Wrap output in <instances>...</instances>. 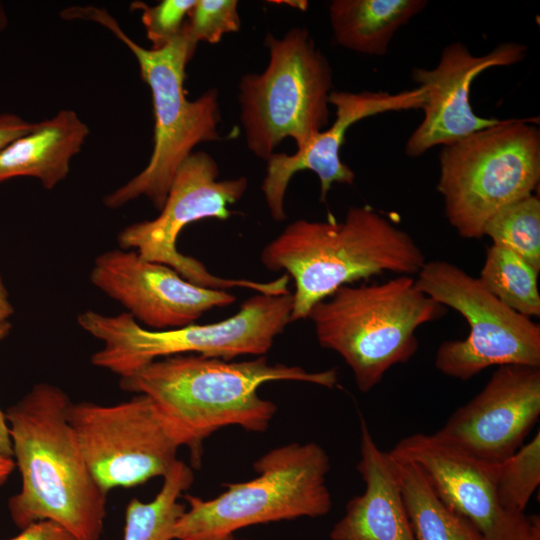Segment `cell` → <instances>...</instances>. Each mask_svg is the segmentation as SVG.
Returning a JSON list of instances; mask_svg holds the SVG:
<instances>
[{
  "mask_svg": "<svg viewBox=\"0 0 540 540\" xmlns=\"http://www.w3.org/2000/svg\"><path fill=\"white\" fill-rule=\"evenodd\" d=\"M271 381H300L326 388L338 382L335 369L309 372L269 363L264 356L231 362L196 354L154 360L120 377L124 391L146 395L192 464H201L203 442L222 427L264 432L277 406L258 394Z\"/></svg>",
  "mask_w": 540,
  "mask_h": 540,
  "instance_id": "6da1fadb",
  "label": "cell"
},
{
  "mask_svg": "<svg viewBox=\"0 0 540 540\" xmlns=\"http://www.w3.org/2000/svg\"><path fill=\"white\" fill-rule=\"evenodd\" d=\"M71 404L61 388L42 382L7 409L13 457L22 478L8 508L21 530L51 520L79 540H99L108 491L84 457L68 418Z\"/></svg>",
  "mask_w": 540,
  "mask_h": 540,
  "instance_id": "7a4b0ae2",
  "label": "cell"
},
{
  "mask_svg": "<svg viewBox=\"0 0 540 540\" xmlns=\"http://www.w3.org/2000/svg\"><path fill=\"white\" fill-rule=\"evenodd\" d=\"M260 260L294 281L290 322L338 288L383 272L417 275L426 262L414 239L368 205L351 207L342 221L298 219L271 240Z\"/></svg>",
  "mask_w": 540,
  "mask_h": 540,
  "instance_id": "3957f363",
  "label": "cell"
},
{
  "mask_svg": "<svg viewBox=\"0 0 540 540\" xmlns=\"http://www.w3.org/2000/svg\"><path fill=\"white\" fill-rule=\"evenodd\" d=\"M66 20L96 22L109 30L135 56L142 79L148 85L154 112V145L145 168L103 199L110 209L120 208L141 196L161 210L180 165L203 142L220 139L218 92L209 89L194 100L184 90L185 68L197 44L185 24L164 48L146 49L133 41L104 8L71 6L60 13Z\"/></svg>",
  "mask_w": 540,
  "mask_h": 540,
  "instance_id": "277c9868",
  "label": "cell"
},
{
  "mask_svg": "<svg viewBox=\"0 0 540 540\" xmlns=\"http://www.w3.org/2000/svg\"><path fill=\"white\" fill-rule=\"evenodd\" d=\"M446 307L400 275L382 283L338 288L315 304L308 317L318 343L338 353L351 369L358 389L369 392L397 364L418 350L416 331L442 318Z\"/></svg>",
  "mask_w": 540,
  "mask_h": 540,
  "instance_id": "5b68a950",
  "label": "cell"
},
{
  "mask_svg": "<svg viewBox=\"0 0 540 540\" xmlns=\"http://www.w3.org/2000/svg\"><path fill=\"white\" fill-rule=\"evenodd\" d=\"M292 294L257 293L246 299L237 313L225 320L168 330H150L130 314L104 315L87 310L79 326L103 342L91 363L124 376L154 360L196 354L226 361L244 356H264L275 338L290 323Z\"/></svg>",
  "mask_w": 540,
  "mask_h": 540,
  "instance_id": "8992f818",
  "label": "cell"
},
{
  "mask_svg": "<svg viewBox=\"0 0 540 540\" xmlns=\"http://www.w3.org/2000/svg\"><path fill=\"white\" fill-rule=\"evenodd\" d=\"M536 118L505 119L439 154L437 190L459 236L484 237L487 222L506 206L534 194L540 180Z\"/></svg>",
  "mask_w": 540,
  "mask_h": 540,
  "instance_id": "52a82bcc",
  "label": "cell"
},
{
  "mask_svg": "<svg viewBox=\"0 0 540 540\" xmlns=\"http://www.w3.org/2000/svg\"><path fill=\"white\" fill-rule=\"evenodd\" d=\"M264 45L268 64L241 77L238 102L247 147L266 161L285 138L300 149L329 124L333 72L305 27L267 33Z\"/></svg>",
  "mask_w": 540,
  "mask_h": 540,
  "instance_id": "ba28073f",
  "label": "cell"
},
{
  "mask_svg": "<svg viewBox=\"0 0 540 540\" xmlns=\"http://www.w3.org/2000/svg\"><path fill=\"white\" fill-rule=\"evenodd\" d=\"M253 468L256 478L227 484L213 499L186 494L189 509L176 524L174 540H221L251 525L320 517L330 511V460L317 443L274 448Z\"/></svg>",
  "mask_w": 540,
  "mask_h": 540,
  "instance_id": "9c48e42d",
  "label": "cell"
},
{
  "mask_svg": "<svg viewBox=\"0 0 540 540\" xmlns=\"http://www.w3.org/2000/svg\"><path fill=\"white\" fill-rule=\"evenodd\" d=\"M424 294L460 313L469 326L463 340H447L435 355L442 374L466 381L486 368L540 367V326L507 307L480 282L448 261H426L415 278Z\"/></svg>",
  "mask_w": 540,
  "mask_h": 540,
  "instance_id": "30bf717a",
  "label": "cell"
},
{
  "mask_svg": "<svg viewBox=\"0 0 540 540\" xmlns=\"http://www.w3.org/2000/svg\"><path fill=\"white\" fill-rule=\"evenodd\" d=\"M218 177V164L210 154L204 151L190 154L177 170L160 214L123 228L117 238L120 247L133 249L145 260L169 266L202 287L246 288L271 295L290 293L286 274L268 282L220 277L177 249V239L188 224L207 218L228 219L232 213L228 206L239 201L247 190L245 177L223 180Z\"/></svg>",
  "mask_w": 540,
  "mask_h": 540,
  "instance_id": "8fae6325",
  "label": "cell"
},
{
  "mask_svg": "<svg viewBox=\"0 0 540 540\" xmlns=\"http://www.w3.org/2000/svg\"><path fill=\"white\" fill-rule=\"evenodd\" d=\"M68 418L92 474L108 492L163 477L177 460L180 445L146 395L108 406L72 403Z\"/></svg>",
  "mask_w": 540,
  "mask_h": 540,
  "instance_id": "7c38bea8",
  "label": "cell"
},
{
  "mask_svg": "<svg viewBox=\"0 0 540 540\" xmlns=\"http://www.w3.org/2000/svg\"><path fill=\"white\" fill-rule=\"evenodd\" d=\"M415 463L439 499L485 540H540L538 516L506 510L497 497L499 464L480 460L433 434L416 433L390 451Z\"/></svg>",
  "mask_w": 540,
  "mask_h": 540,
  "instance_id": "4fadbf2b",
  "label": "cell"
},
{
  "mask_svg": "<svg viewBox=\"0 0 540 540\" xmlns=\"http://www.w3.org/2000/svg\"><path fill=\"white\" fill-rule=\"evenodd\" d=\"M90 280L150 330L193 324L205 312L226 307L236 300L226 290L196 285L171 267L145 260L135 251L122 248L98 255Z\"/></svg>",
  "mask_w": 540,
  "mask_h": 540,
  "instance_id": "5bb4252c",
  "label": "cell"
},
{
  "mask_svg": "<svg viewBox=\"0 0 540 540\" xmlns=\"http://www.w3.org/2000/svg\"><path fill=\"white\" fill-rule=\"evenodd\" d=\"M539 415L540 367L502 365L433 435L480 460L500 464L522 446Z\"/></svg>",
  "mask_w": 540,
  "mask_h": 540,
  "instance_id": "9a60e30c",
  "label": "cell"
},
{
  "mask_svg": "<svg viewBox=\"0 0 540 540\" xmlns=\"http://www.w3.org/2000/svg\"><path fill=\"white\" fill-rule=\"evenodd\" d=\"M527 47L521 43H501L485 55L477 56L460 42L447 45L432 69L414 68L412 80L425 93L424 117L407 139L405 153L416 158L437 145H450L470 134L493 126L500 120L474 113L470 104L473 80L483 71L519 63Z\"/></svg>",
  "mask_w": 540,
  "mask_h": 540,
  "instance_id": "2e32d148",
  "label": "cell"
},
{
  "mask_svg": "<svg viewBox=\"0 0 540 540\" xmlns=\"http://www.w3.org/2000/svg\"><path fill=\"white\" fill-rule=\"evenodd\" d=\"M425 93L421 87L398 93L332 91L329 104L335 107V120L315 134L294 154L273 153L267 160L261 190L273 220L287 216L284 199L291 178L299 171L314 172L320 181V200L325 201L333 183L353 184L355 174L340 159L347 130L356 122L389 111L421 109Z\"/></svg>",
  "mask_w": 540,
  "mask_h": 540,
  "instance_id": "e0dca14e",
  "label": "cell"
},
{
  "mask_svg": "<svg viewBox=\"0 0 540 540\" xmlns=\"http://www.w3.org/2000/svg\"><path fill=\"white\" fill-rule=\"evenodd\" d=\"M357 470L365 490L349 500L330 540H416L389 453L378 447L362 417Z\"/></svg>",
  "mask_w": 540,
  "mask_h": 540,
  "instance_id": "ac0fdd59",
  "label": "cell"
},
{
  "mask_svg": "<svg viewBox=\"0 0 540 540\" xmlns=\"http://www.w3.org/2000/svg\"><path fill=\"white\" fill-rule=\"evenodd\" d=\"M88 135V126L70 109L36 123L31 132L0 150V183L33 177L45 189H53L69 174L71 160Z\"/></svg>",
  "mask_w": 540,
  "mask_h": 540,
  "instance_id": "d6986e66",
  "label": "cell"
},
{
  "mask_svg": "<svg viewBox=\"0 0 540 540\" xmlns=\"http://www.w3.org/2000/svg\"><path fill=\"white\" fill-rule=\"evenodd\" d=\"M426 6L425 0H334L329 20L340 46L382 56L396 31Z\"/></svg>",
  "mask_w": 540,
  "mask_h": 540,
  "instance_id": "ffe728a7",
  "label": "cell"
},
{
  "mask_svg": "<svg viewBox=\"0 0 540 540\" xmlns=\"http://www.w3.org/2000/svg\"><path fill=\"white\" fill-rule=\"evenodd\" d=\"M388 453L416 540H485L469 520L439 499L415 463Z\"/></svg>",
  "mask_w": 540,
  "mask_h": 540,
  "instance_id": "44dd1931",
  "label": "cell"
},
{
  "mask_svg": "<svg viewBox=\"0 0 540 540\" xmlns=\"http://www.w3.org/2000/svg\"><path fill=\"white\" fill-rule=\"evenodd\" d=\"M159 493L150 502L131 499L126 508L123 540H174V531L186 506L179 502L194 481L189 465L176 460L163 476Z\"/></svg>",
  "mask_w": 540,
  "mask_h": 540,
  "instance_id": "7402d4cb",
  "label": "cell"
},
{
  "mask_svg": "<svg viewBox=\"0 0 540 540\" xmlns=\"http://www.w3.org/2000/svg\"><path fill=\"white\" fill-rule=\"evenodd\" d=\"M483 286L515 312L540 316L538 272L513 251L492 244L478 277Z\"/></svg>",
  "mask_w": 540,
  "mask_h": 540,
  "instance_id": "603a6c76",
  "label": "cell"
},
{
  "mask_svg": "<svg viewBox=\"0 0 540 540\" xmlns=\"http://www.w3.org/2000/svg\"><path fill=\"white\" fill-rule=\"evenodd\" d=\"M484 236L516 253L539 273V196L532 194L500 210L485 225Z\"/></svg>",
  "mask_w": 540,
  "mask_h": 540,
  "instance_id": "cb8c5ba5",
  "label": "cell"
},
{
  "mask_svg": "<svg viewBox=\"0 0 540 540\" xmlns=\"http://www.w3.org/2000/svg\"><path fill=\"white\" fill-rule=\"evenodd\" d=\"M540 484V432L499 464L497 497L503 508L524 513Z\"/></svg>",
  "mask_w": 540,
  "mask_h": 540,
  "instance_id": "d4e9b609",
  "label": "cell"
},
{
  "mask_svg": "<svg viewBox=\"0 0 540 540\" xmlns=\"http://www.w3.org/2000/svg\"><path fill=\"white\" fill-rule=\"evenodd\" d=\"M241 19L236 0H196L185 28L196 43L217 44L227 33L238 32Z\"/></svg>",
  "mask_w": 540,
  "mask_h": 540,
  "instance_id": "484cf974",
  "label": "cell"
},
{
  "mask_svg": "<svg viewBox=\"0 0 540 540\" xmlns=\"http://www.w3.org/2000/svg\"><path fill=\"white\" fill-rule=\"evenodd\" d=\"M196 0H162L156 5L142 1L131 3L133 10L141 11V21L151 49L167 46L182 30L189 11Z\"/></svg>",
  "mask_w": 540,
  "mask_h": 540,
  "instance_id": "4316f807",
  "label": "cell"
},
{
  "mask_svg": "<svg viewBox=\"0 0 540 540\" xmlns=\"http://www.w3.org/2000/svg\"><path fill=\"white\" fill-rule=\"evenodd\" d=\"M7 540H79L60 524L42 520L30 524L21 532Z\"/></svg>",
  "mask_w": 540,
  "mask_h": 540,
  "instance_id": "83f0119b",
  "label": "cell"
},
{
  "mask_svg": "<svg viewBox=\"0 0 540 540\" xmlns=\"http://www.w3.org/2000/svg\"><path fill=\"white\" fill-rule=\"evenodd\" d=\"M35 125L36 123L28 122L16 114H0V150L31 132Z\"/></svg>",
  "mask_w": 540,
  "mask_h": 540,
  "instance_id": "f1b7e54d",
  "label": "cell"
},
{
  "mask_svg": "<svg viewBox=\"0 0 540 540\" xmlns=\"http://www.w3.org/2000/svg\"><path fill=\"white\" fill-rule=\"evenodd\" d=\"M0 455L13 457L12 442L9 433V426L3 413L0 409Z\"/></svg>",
  "mask_w": 540,
  "mask_h": 540,
  "instance_id": "f546056e",
  "label": "cell"
},
{
  "mask_svg": "<svg viewBox=\"0 0 540 540\" xmlns=\"http://www.w3.org/2000/svg\"><path fill=\"white\" fill-rule=\"evenodd\" d=\"M13 314V307L9 301L8 292L0 277V323L8 322Z\"/></svg>",
  "mask_w": 540,
  "mask_h": 540,
  "instance_id": "4dcf8cb0",
  "label": "cell"
},
{
  "mask_svg": "<svg viewBox=\"0 0 540 540\" xmlns=\"http://www.w3.org/2000/svg\"><path fill=\"white\" fill-rule=\"evenodd\" d=\"M16 464L12 457L0 455V485L6 482Z\"/></svg>",
  "mask_w": 540,
  "mask_h": 540,
  "instance_id": "1f68e13d",
  "label": "cell"
},
{
  "mask_svg": "<svg viewBox=\"0 0 540 540\" xmlns=\"http://www.w3.org/2000/svg\"><path fill=\"white\" fill-rule=\"evenodd\" d=\"M6 26H7V15H6L3 4L0 2V33L6 28Z\"/></svg>",
  "mask_w": 540,
  "mask_h": 540,
  "instance_id": "d6a6232c",
  "label": "cell"
},
{
  "mask_svg": "<svg viewBox=\"0 0 540 540\" xmlns=\"http://www.w3.org/2000/svg\"><path fill=\"white\" fill-rule=\"evenodd\" d=\"M9 330H10L9 322L0 323V341L8 334Z\"/></svg>",
  "mask_w": 540,
  "mask_h": 540,
  "instance_id": "836d02e7",
  "label": "cell"
},
{
  "mask_svg": "<svg viewBox=\"0 0 540 540\" xmlns=\"http://www.w3.org/2000/svg\"><path fill=\"white\" fill-rule=\"evenodd\" d=\"M221 540H238V539H236L233 535H231V536H228V537L223 538V539H221ZM244 540H245V539H244Z\"/></svg>",
  "mask_w": 540,
  "mask_h": 540,
  "instance_id": "e575fe53",
  "label": "cell"
}]
</instances>
